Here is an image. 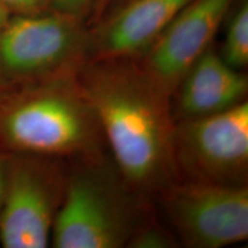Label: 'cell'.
<instances>
[{
  "instance_id": "obj_1",
  "label": "cell",
  "mask_w": 248,
  "mask_h": 248,
  "mask_svg": "<svg viewBox=\"0 0 248 248\" xmlns=\"http://www.w3.org/2000/svg\"><path fill=\"white\" fill-rule=\"evenodd\" d=\"M76 78L116 169L132 190L153 200L175 181L170 98L135 59L89 60Z\"/></svg>"
},
{
  "instance_id": "obj_2",
  "label": "cell",
  "mask_w": 248,
  "mask_h": 248,
  "mask_svg": "<svg viewBox=\"0 0 248 248\" xmlns=\"http://www.w3.org/2000/svg\"><path fill=\"white\" fill-rule=\"evenodd\" d=\"M0 150L67 162L107 154L76 74L9 88L0 97Z\"/></svg>"
},
{
  "instance_id": "obj_3",
  "label": "cell",
  "mask_w": 248,
  "mask_h": 248,
  "mask_svg": "<svg viewBox=\"0 0 248 248\" xmlns=\"http://www.w3.org/2000/svg\"><path fill=\"white\" fill-rule=\"evenodd\" d=\"M154 215L153 200L130 187L108 153L69 161L51 246L126 248Z\"/></svg>"
},
{
  "instance_id": "obj_4",
  "label": "cell",
  "mask_w": 248,
  "mask_h": 248,
  "mask_svg": "<svg viewBox=\"0 0 248 248\" xmlns=\"http://www.w3.org/2000/svg\"><path fill=\"white\" fill-rule=\"evenodd\" d=\"M89 60L88 28L69 15L12 14L0 29V78L9 88L75 75Z\"/></svg>"
},
{
  "instance_id": "obj_5",
  "label": "cell",
  "mask_w": 248,
  "mask_h": 248,
  "mask_svg": "<svg viewBox=\"0 0 248 248\" xmlns=\"http://www.w3.org/2000/svg\"><path fill=\"white\" fill-rule=\"evenodd\" d=\"M171 159L175 181L248 186V101L176 122Z\"/></svg>"
},
{
  "instance_id": "obj_6",
  "label": "cell",
  "mask_w": 248,
  "mask_h": 248,
  "mask_svg": "<svg viewBox=\"0 0 248 248\" xmlns=\"http://www.w3.org/2000/svg\"><path fill=\"white\" fill-rule=\"evenodd\" d=\"M68 162L38 155L9 154L0 210L5 248L51 246L52 230L66 190Z\"/></svg>"
},
{
  "instance_id": "obj_7",
  "label": "cell",
  "mask_w": 248,
  "mask_h": 248,
  "mask_svg": "<svg viewBox=\"0 0 248 248\" xmlns=\"http://www.w3.org/2000/svg\"><path fill=\"white\" fill-rule=\"evenodd\" d=\"M153 201L179 246L222 248L248 239V186L173 181Z\"/></svg>"
},
{
  "instance_id": "obj_8",
  "label": "cell",
  "mask_w": 248,
  "mask_h": 248,
  "mask_svg": "<svg viewBox=\"0 0 248 248\" xmlns=\"http://www.w3.org/2000/svg\"><path fill=\"white\" fill-rule=\"evenodd\" d=\"M237 0H191L150 48L135 59L161 91L171 98L187 70L213 47V40Z\"/></svg>"
},
{
  "instance_id": "obj_9",
  "label": "cell",
  "mask_w": 248,
  "mask_h": 248,
  "mask_svg": "<svg viewBox=\"0 0 248 248\" xmlns=\"http://www.w3.org/2000/svg\"><path fill=\"white\" fill-rule=\"evenodd\" d=\"M191 0H126L89 30L90 60L137 59Z\"/></svg>"
},
{
  "instance_id": "obj_10",
  "label": "cell",
  "mask_w": 248,
  "mask_h": 248,
  "mask_svg": "<svg viewBox=\"0 0 248 248\" xmlns=\"http://www.w3.org/2000/svg\"><path fill=\"white\" fill-rule=\"evenodd\" d=\"M248 77L245 70L229 66L210 47L201 55L170 98L173 121L199 119L222 113L247 101Z\"/></svg>"
},
{
  "instance_id": "obj_11",
  "label": "cell",
  "mask_w": 248,
  "mask_h": 248,
  "mask_svg": "<svg viewBox=\"0 0 248 248\" xmlns=\"http://www.w3.org/2000/svg\"><path fill=\"white\" fill-rule=\"evenodd\" d=\"M228 15L225 37L219 55L229 66L246 70L248 66V2L237 0Z\"/></svg>"
},
{
  "instance_id": "obj_12",
  "label": "cell",
  "mask_w": 248,
  "mask_h": 248,
  "mask_svg": "<svg viewBox=\"0 0 248 248\" xmlns=\"http://www.w3.org/2000/svg\"><path fill=\"white\" fill-rule=\"evenodd\" d=\"M179 244L168 225H162L156 214L131 238L126 248H172Z\"/></svg>"
},
{
  "instance_id": "obj_13",
  "label": "cell",
  "mask_w": 248,
  "mask_h": 248,
  "mask_svg": "<svg viewBox=\"0 0 248 248\" xmlns=\"http://www.w3.org/2000/svg\"><path fill=\"white\" fill-rule=\"evenodd\" d=\"M98 0H49V7L58 13L84 21Z\"/></svg>"
},
{
  "instance_id": "obj_14",
  "label": "cell",
  "mask_w": 248,
  "mask_h": 248,
  "mask_svg": "<svg viewBox=\"0 0 248 248\" xmlns=\"http://www.w3.org/2000/svg\"><path fill=\"white\" fill-rule=\"evenodd\" d=\"M11 14H35L49 11V0H0Z\"/></svg>"
},
{
  "instance_id": "obj_15",
  "label": "cell",
  "mask_w": 248,
  "mask_h": 248,
  "mask_svg": "<svg viewBox=\"0 0 248 248\" xmlns=\"http://www.w3.org/2000/svg\"><path fill=\"white\" fill-rule=\"evenodd\" d=\"M8 159L9 154L0 150V210H1L2 202H4L6 184H7L8 175Z\"/></svg>"
},
{
  "instance_id": "obj_16",
  "label": "cell",
  "mask_w": 248,
  "mask_h": 248,
  "mask_svg": "<svg viewBox=\"0 0 248 248\" xmlns=\"http://www.w3.org/2000/svg\"><path fill=\"white\" fill-rule=\"evenodd\" d=\"M11 15H12L11 12H9L8 9L6 8L1 2H0V29H1L2 26H4L6 22H7V20Z\"/></svg>"
},
{
  "instance_id": "obj_17",
  "label": "cell",
  "mask_w": 248,
  "mask_h": 248,
  "mask_svg": "<svg viewBox=\"0 0 248 248\" xmlns=\"http://www.w3.org/2000/svg\"><path fill=\"white\" fill-rule=\"evenodd\" d=\"M8 89H9V86L6 85L5 83L1 80V78H0V97H1V95L4 94V93L7 91Z\"/></svg>"
}]
</instances>
